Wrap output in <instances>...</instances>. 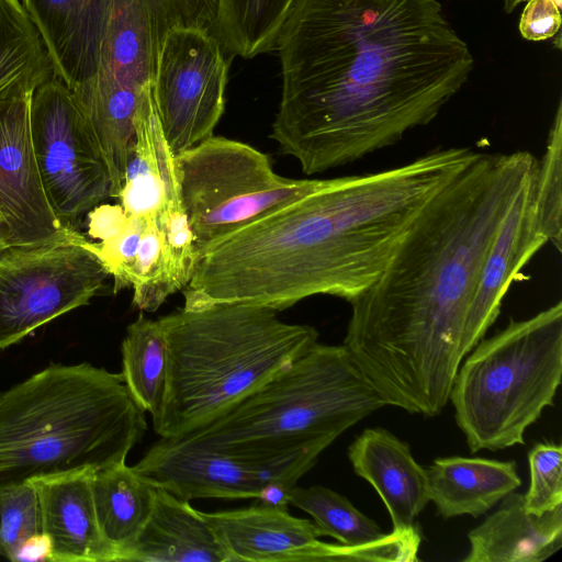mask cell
Listing matches in <instances>:
<instances>
[{
    "label": "cell",
    "mask_w": 562,
    "mask_h": 562,
    "mask_svg": "<svg viewBox=\"0 0 562 562\" xmlns=\"http://www.w3.org/2000/svg\"><path fill=\"white\" fill-rule=\"evenodd\" d=\"M274 49L282 92L270 137L305 175L427 125L474 66L438 0H295Z\"/></svg>",
    "instance_id": "obj_1"
},
{
    "label": "cell",
    "mask_w": 562,
    "mask_h": 562,
    "mask_svg": "<svg viewBox=\"0 0 562 562\" xmlns=\"http://www.w3.org/2000/svg\"><path fill=\"white\" fill-rule=\"evenodd\" d=\"M536 162L527 150L477 153L350 303L344 346L385 405L425 417L445 408L484 257Z\"/></svg>",
    "instance_id": "obj_2"
},
{
    "label": "cell",
    "mask_w": 562,
    "mask_h": 562,
    "mask_svg": "<svg viewBox=\"0 0 562 562\" xmlns=\"http://www.w3.org/2000/svg\"><path fill=\"white\" fill-rule=\"evenodd\" d=\"M476 153L450 147L382 171L322 179L205 248L182 290L183 306L280 312L314 295L351 303L380 277L425 205Z\"/></svg>",
    "instance_id": "obj_3"
},
{
    "label": "cell",
    "mask_w": 562,
    "mask_h": 562,
    "mask_svg": "<svg viewBox=\"0 0 562 562\" xmlns=\"http://www.w3.org/2000/svg\"><path fill=\"white\" fill-rule=\"evenodd\" d=\"M146 430L121 373L52 364L0 393V490L124 463Z\"/></svg>",
    "instance_id": "obj_4"
},
{
    "label": "cell",
    "mask_w": 562,
    "mask_h": 562,
    "mask_svg": "<svg viewBox=\"0 0 562 562\" xmlns=\"http://www.w3.org/2000/svg\"><path fill=\"white\" fill-rule=\"evenodd\" d=\"M168 353L167 390L153 422L161 438L189 434L224 414L316 342L313 326L262 306L182 307L158 318Z\"/></svg>",
    "instance_id": "obj_5"
},
{
    "label": "cell",
    "mask_w": 562,
    "mask_h": 562,
    "mask_svg": "<svg viewBox=\"0 0 562 562\" xmlns=\"http://www.w3.org/2000/svg\"><path fill=\"white\" fill-rule=\"evenodd\" d=\"M383 406L344 345L316 342L224 414L177 438L247 460L321 454Z\"/></svg>",
    "instance_id": "obj_6"
},
{
    "label": "cell",
    "mask_w": 562,
    "mask_h": 562,
    "mask_svg": "<svg viewBox=\"0 0 562 562\" xmlns=\"http://www.w3.org/2000/svg\"><path fill=\"white\" fill-rule=\"evenodd\" d=\"M470 352L449 395L469 450L524 445L561 383L562 302L524 321L510 318Z\"/></svg>",
    "instance_id": "obj_7"
},
{
    "label": "cell",
    "mask_w": 562,
    "mask_h": 562,
    "mask_svg": "<svg viewBox=\"0 0 562 562\" xmlns=\"http://www.w3.org/2000/svg\"><path fill=\"white\" fill-rule=\"evenodd\" d=\"M176 164L199 256L215 240L308 193L322 180L281 177L262 151L214 135L177 156Z\"/></svg>",
    "instance_id": "obj_8"
},
{
    "label": "cell",
    "mask_w": 562,
    "mask_h": 562,
    "mask_svg": "<svg viewBox=\"0 0 562 562\" xmlns=\"http://www.w3.org/2000/svg\"><path fill=\"white\" fill-rule=\"evenodd\" d=\"M109 272L94 243L74 228L0 249V350L86 305Z\"/></svg>",
    "instance_id": "obj_9"
},
{
    "label": "cell",
    "mask_w": 562,
    "mask_h": 562,
    "mask_svg": "<svg viewBox=\"0 0 562 562\" xmlns=\"http://www.w3.org/2000/svg\"><path fill=\"white\" fill-rule=\"evenodd\" d=\"M34 156L46 199L59 222L74 228L111 198V179L91 126L77 99L57 77L31 95Z\"/></svg>",
    "instance_id": "obj_10"
},
{
    "label": "cell",
    "mask_w": 562,
    "mask_h": 562,
    "mask_svg": "<svg viewBox=\"0 0 562 562\" xmlns=\"http://www.w3.org/2000/svg\"><path fill=\"white\" fill-rule=\"evenodd\" d=\"M220 40L200 27L169 31L153 93L165 138L177 157L213 136L225 108L227 63Z\"/></svg>",
    "instance_id": "obj_11"
},
{
    "label": "cell",
    "mask_w": 562,
    "mask_h": 562,
    "mask_svg": "<svg viewBox=\"0 0 562 562\" xmlns=\"http://www.w3.org/2000/svg\"><path fill=\"white\" fill-rule=\"evenodd\" d=\"M202 515L225 548L229 562H408L414 555V542L405 532L392 530L359 546L327 543L319 540L324 535L314 521L292 516L288 507L260 502Z\"/></svg>",
    "instance_id": "obj_12"
},
{
    "label": "cell",
    "mask_w": 562,
    "mask_h": 562,
    "mask_svg": "<svg viewBox=\"0 0 562 562\" xmlns=\"http://www.w3.org/2000/svg\"><path fill=\"white\" fill-rule=\"evenodd\" d=\"M317 452H301L272 461L247 460L184 442L161 438L133 465L157 487L193 498H258L270 483L296 482L311 470Z\"/></svg>",
    "instance_id": "obj_13"
},
{
    "label": "cell",
    "mask_w": 562,
    "mask_h": 562,
    "mask_svg": "<svg viewBox=\"0 0 562 562\" xmlns=\"http://www.w3.org/2000/svg\"><path fill=\"white\" fill-rule=\"evenodd\" d=\"M218 0H113L94 80L144 88L153 82L166 34L177 27L212 32Z\"/></svg>",
    "instance_id": "obj_14"
},
{
    "label": "cell",
    "mask_w": 562,
    "mask_h": 562,
    "mask_svg": "<svg viewBox=\"0 0 562 562\" xmlns=\"http://www.w3.org/2000/svg\"><path fill=\"white\" fill-rule=\"evenodd\" d=\"M31 95L0 101V212L9 244L45 240L69 228L54 214L42 186L31 136Z\"/></svg>",
    "instance_id": "obj_15"
},
{
    "label": "cell",
    "mask_w": 562,
    "mask_h": 562,
    "mask_svg": "<svg viewBox=\"0 0 562 562\" xmlns=\"http://www.w3.org/2000/svg\"><path fill=\"white\" fill-rule=\"evenodd\" d=\"M533 173L515 198L484 257L460 346L463 359L496 321L517 273L548 243L536 218Z\"/></svg>",
    "instance_id": "obj_16"
},
{
    "label": "cell",
    "mask_w": 562,
    "mask_h": 562,
    "mask_svg": "<svg viewBox=\"0 0 562 562\" xmlns=\"http://www.w3.org/2000/svg\"><path fill=\"white\" fill-rule=\"evenodd\" d=\"M49 57L54 76L74 94L95 79L113 0H21Z\"/></svg>",
    "instance_id": "obj_17"
},
{
    "label": "cell",
    "mask_w": 562,
    "mask_h": 562,
    "mask_svg": "<svg viewBox=\"0 0 562 562\" xmlns=\"http://www.w3.org/2000/svg\"><path fill=\"white\" fill-rule=\"evenodd\" d=\"M83 469L33 481L41 504L43 531L52 543L50 562H117L103 538L94 510L92 477Z\"/></svg>",
    "instance_id": "obj_18"
},
{
    "label": "cell",
    "mask_w": 562,
    "mask_h": 562,
    "mask_svg": "<svg viewBox=\"0 0 562 562\" xmlns=\"http://www.w3.org/2000/svg\"><path fill=\"white\" fill-rule=\"evenodd\" d=\"M348 458L355 473L380 495L393 530L415 528L416 517L430 499L427 471L416 462L408 443L384 428H367L349 446Z\"/></svg>",
    "instance_id": "obj_19"
},
{
    "label": "cell",
    "mask_w": 562,
    "mask_h": 562,
    "mask_svg": "<svg viewBox=\"0 0 562 562\" xmlns=\"http://www.w3.org/2000/svg\"><path fill=\"white\" fill-rule=\"evenodd\" d=\"M176 199H180L176 156L165 138L150 83L136 114L134 146L117 200L127 215L151 218Z\"/></svg>",
    "instance_id": "obj_20"
},
{
    "label": "cell",
    "mask_w": 562,
    "mask_h": 562,
    "mask_svg": "<svg viewBox=\"0 0 562 562\" xmlns=\"http://www.w3.org/2000/svg\"><path fill=\"white\" fill-rule=\"evenodd\" d=\"M463 562H541L562 547V505L541 516L526 510L525 497L506 495L496 512L469 531Z\"/></svg>",
    "instance_id": "obj_21"
},
{
    "label": "cell",
    "mask_w": 562,
    "mask_h": 562,
    "mask_svg": "<svg viewBox=\"0 0 562 562\" xmlns=\"http://www.w3.org/2000/svg\"><path fill=\"white\" fill-rule=\"evenodd\" d=\"M122 561L229 562L202 512L157 487L153 510Z\"/></svg>",
    "instance_id": "obj_22"
},
{
    "label": "cell",
    "mask_w": 562,
    "mask_h": 562,
    "mask_svg": "<svg viewBox=\"0 0 562 562\" xmlns=\"http://www.w3.org/2000/svg\"><path fill=\"white\" fill-rule=\"evenodd\" d=\"M426 471L429 499L443 518L479 517L521 485L515 461L446 457Z\"/></svg>",
    "instance_id": "obj_23"
},
{
    "label": "cell",
    "mask_w": 562,
    "mask_h": 562,
    "mask_svg": "<svg viewBox=\"0 0 562 562\" xmlns=\"http://www.w3.org/2000/svg\"><path fill=\"white\" fill-rule=\"evenodd\" d=\"M157 486L133 467L120 463L95 470L92 497L100 531L117 552V562L147 521Z\"/></svg>",
    "instance_id": "obj_24"
},
{
    "label": "cell",
    "mask_w": 562,
    "mask_h": 562,
    "mask_svg": "<svg viewBox=\"0 0 562 562\" xmlns=\"http://www.w3.org/2000/svg\"><path fill=\"white\" fill-rule=\"evenodd\" d=\"M53 77L43 41L21 0H0V101L31 95Z\"/></svg>",
    "instance_id": "obj_25"
},
{
    "label": "cell",
    "mask_w": 562,
    "mask_h": 562,
    "mask_svg": "<svg viewBox=\"0 0 562 562\" xmlns=\"http://www.w3.org/2000/svg\"><path fill=\"white\" fill-rule=\"evenodd\" d=\"M121 351L123 380L154 422L164 405L168 374L167 344L158 319L139 315L128 325Z\"/></svg>",
    "instance_id": "obj_26"
},
{
    "label": "cell",
    "mask_w": 562,
    "mask_h": 562,
    "mask_svg": "<svg viewBox=\"0 0 562 562\" xmlns=\"http://www.w3.org/2000/svg\"><path fill=\"white\" fill-rule=\"evenodd\" d=\"M295 0H218L214 34L232 53L252 58L276 48Z\"/></svg>",
    "instance_id": "obj_27"
},
{
    "label": "cell",
    "mask_w": 562,
    "mask_h": 562,
    "mask_svg": "<svg viewBox=\"0 0 562 562\" xmlns=\"http://www.w3.org/2000/svg\"><path fill=\"white\" fill-rule=\"evenodd\" d=\"M290 504L311 515L325 537L345 546H359L386 535L345 496L322 485H295L290 492Z\"/></svg>",
    "instance_id": "obj_28"
},
{
    "label": "cell",
    "mask_w": 562,
    "mask_h": 562,
    "mask_svg": "<svg viewBox=\"0 0 562 562\" xmlns=\"http://www.w3.org/2000/svg\"><path fill=\"white\" fill-rule=\"evenodd\" d=\"M537 223L548 243L562 249V103H558L544 153L532 179Z\"/></svg>",
    "instance_id": "obj_29"
},
{
    "label": "cell",
    "mask_w": 562,
    "mask_h": 562,
    "mask_svg": "<svg viewBox=\"0 0 562 562\" xmlns=\"http://www.w3.org/2000/svg\"><path fill=\"white\" fill-rule=\"evenodd\" d=\"M130 286L133 288V304L143 312L157 311L169 295L179 291L157 217L145 218Z\"/></svg>",
    "instance_id": "obj_30"
},
{
    "label": "cell",
    "mask_w": 562,
    "mask_h": 562,
    "mask_svg": "<svg viewBox=\"0 0 562 562\" xmlns=\"http://www.w3.org/2000/svg\"><path fill=\"white\" fill-rule=\"evenodd\" d=\"M43 531L38 494L33 481L0 490V551L12 560L19 546Z\"/></svg>",
    "instance_id": "obj_31"
},
{
    "label": "cell",
    "mask_w": 562,
    "mask_h": 562,
    "mask_svg": "<svg viewBox=\"0 0 562 562\" xmlns=\"http://www.w3.org/2000/svg\"><path fill=\"white\" fill-rule=\"evenodd\" d=\"M530 485L526 510L541 516L562 505V447L554 442L536 443L528 453Z\"/></svg>",
    "instance_id": "obj_32"
},
{
    "label": "cell",
    "mask_w": 562,
    "mask_h": 562,
    "mask_svg": "<svg viewBox=\"0 0 562 562\" xmlns=\"http://www.w3.org/2000/svg\"><path fill=\"white\" fill-rule=\"evenodd\" d=\"M175 282L183 290L191 280L199 254L181 198L169 202L157 216Z\"/></svg>",
    "instance_id": "obj_33"
},
{
    "label": "cell",
    "mask_w": 562,
    "mask_h": 562,
    "mask_svg": "<svg viewBox=\"0 0 562 562\" xmlns=\"http://www.w3.org/2000/svg\"><path fill=\"white\" fill-rule=\"evenodd\" d=\"M145 226V218L127 215L122 228L101 243L95 250L110 276L114 278V291L130 286V274Z\"/></svg>",
    "instance_id": "obj_34"
},
{
    "label": "cell",
    "mask_w": 562,
    "mask_h": 562,
    "mask_svg": "<svg viewBox=\"0 0 562 562\" xmlns=\"http://www.w3.org/2000/svg\"><path fill=\"white\" fill-rule=\"evenodd\" d=\"M560 9L552 0H528L519 21V31L528 41L554 37L561 26Z\"/></svg>",
    "instance_id": "obj_35"
},
{
    "label": "cell",
    "mask_w": 562,
    "mask_h": 562,
    "mask_svg": "<svg viewBox=\"0 0 562 562\" xmlns=\"http://www.w3.org/2000/svg\"><path fill=\"white\" fill-rule=\"evenodd\" d=\"M127 214L120 204H99L88 212V234L99 240H105L116 234L124 225Z\"/></svg>",
    "instance_id": "obj_36"
},
{
    "label": "cell",
    "mask_w": 562,
    "mask_h": 562,
    "mask_svg": "<svg viewBox=\"0 0 562 562\" xmlns=\"http://www.w3.org/2000/svg\"><path fill=\"white\" fill-rule=\"evenodd\" d=\"M52 557V543L45 532L36 533L25 539L16 549L11 561L36 562L49 561Z\"/></svg>",
    "instance_id": "obj_37"
},
{
    "label": "cell",
    "mask_w": 562,
    "mask_h": 562,
    "mask_svg": "<svg viewBox=\"0 0 562 562\" xmlns=\"http://www.w3.org/2000/svg\"><path fill=\"white\" fill-rule=\"evenodd\" d=\"M9 240H10L9 228H8L7 222H5L2 213L0 212V249L3 248L4 246L9 245Z\"/></svg>",
    "instance_id": "obj_38"
},
{
    "label": "cell",
    "mask_w": 562,
    "mask_h": 562,
    "mask_svg": "<svg viewBox=\"0 0 562 562\" xmlns=\"http://www.w3.org/2000/svg\"><path fill=\"white\" fill-rule=\"evenodd\" d=\"M528 0H504L505 10L512 12L518 4Z\"/></svg>",
    "instance_id": "obj_39"
},
{
    "label": "cell",
    "mask_w": 562,
    "mask_h": 562,
    "mask_svg": "<svg viewBox=\"0 0 562 562\" xmlns=\"http://www.w3.org/2000/svg\"><path fill=\"white\" fill-rule=\"evenodd\" d=\"M0 557H1V553H0Z\"/></svg>",
    "instance_id": "obj_40"
}]
</instances>
